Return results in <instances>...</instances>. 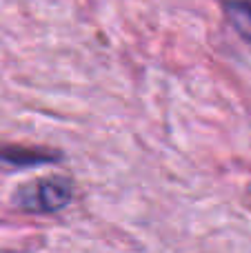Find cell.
Listing matches in <instances>:
<instances>
[{"label": "cell", "mask_w": 251, "mask_h": 253, "mask_svg": "<svg viewBox=\"0 0 251 253\" xmlns=\"http://www.w3.org/2000/svg\"><path fill=\"white\" fill-rule=\"evenodd\" d=\"M71 196H74L71 180L62 175H51L34 184H25L16 193V202L31 213H53L65 209L71 202Z\"/></svg>", "instance_id": "1"}, {"label": "cell", "mask_w": 251, "mask_h": 253, "mask_svg": "<svg viewBox=\"0 0 251 253\" xmlns=\"http://www.w3.org/2000/svg\"><path fill=\"white\" fill-rule=\"evenodd\" d=\"M0 160L18 167L29 165H49V162L60 160V153L42 151V149H22V147H4L0 149Z\"/></svg>", "instance_id": "2"}, {"label": "cell", "mask_w": 251, "mask_h": 253, "mask_svg": "<svg viewBox=\"0 0 251 253\" xmlns=\"http://www.w3.org/2000/svg\"><path fill=\"white\" fill-rule=\"evenodd\" d=\"M222 9L236 34L251 44V0H225Z\"/></svg>", "instance_id": "3"}]
</instances>
